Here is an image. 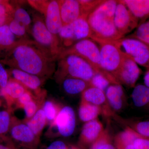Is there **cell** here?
Listing matches in <instances>:
<instances>
[{
  "instance_id": "ac0fdd59",
  "label": "cell",
  "mask_w": 149,
  "mask_h": 149,
  "mask_svg": "<svg viewBox=\"0 0 149 149\" xmlns=\"http://www.w3.org/2000/svg\"><path fill=\"white\" fill-rule=\"evenodd\" d=\"M105 93L110 106L113 111H119L122 109L126 97L121 85H110Z\"/></svg>"
},
{
  "instance_id": "8d00e7d4",
  "label": "cell",
  "mask_w": 149,
  "mask_h": 149,
  "mask_svg": "<svg viewBox=\"0 0 149 149\" xmlns=\"http://www.w3.org/2000/svg\"><path fill=\"white\" fill-rule=\"evenodd\" d=\"M36 96L31 91H27L18 99L16 102L17 107L19 109H22L26 104L36 98Z\"/></svg>"
},
{
  "instance_id": "7402d4cb",
  "label": "cell",
  "mask_w": 149,
  "mask_h": 149,
  "mask_svg": "<svg viewBox=\"0 0 149 149\" xmlns=\"http://www.w3.org/2000/svg\"><path fill=\"white\" fill-rule=\"evenodd\" d=\"M131 98L134 106L139 109L149 111V88L145 85H136Z\"/></svg>"
},
{
  "instance_id": "83f0119b",
  "label": "cell",
  "mask_w": 149,
  "mask_h": 149,
  "mask_svg": "<svg viewBox=\"0 0 149 149\" xmlns=\"http://www.w3.org/2000/svg\"><path fill=\"white\" fill-rule=\"evenodd\" d=\"M17 41L15 35L10 31L8 24L0 27V47L3 48L13 47Z\"/></svg>"
},
{
  "instance_id": "30bf717a",
  "label": "cell",
  "mask_w": 149,
  "mask_h": 149,
  "mask_svg": "<svg viewBox=\"0 0 149 149\" xmlns=\"http://www.w3.org/2000/svg\"><path fill=\"white\" fill-rule=\"evenodd\" d=\"M10 133L18 149L38 148L40 138L35 136L23 120L13 119Z\"/></svg>"
},
{
  "instance_id": "4dcf8cb0",
  "label": "cell",
  "mask_w": 149,
  "mask_h": 149,
  "mask_svg": "<svg viewBox=\"0 0 149 149\" xmlns=\"http://www.w3.org/2000/svg\"><path fill=\"white\" fill-rule=\"evenodd\" d=\"M45 99L40 98L36 97L34 100L26 104L23 109L25 112L26 117L24 120H27L31 118L42 107Z\"/></svg>"
},
{
  "instance_id": "7dc6e473",
  "label": "cell",
  "mask_w": 149,
  "mask_h": 149,
  "mask_svg": "<svg viewBox=\"0 0 149 149\" xmlns=\"http://www.w3.org/2000/svg\"><path fill=\"white\" fill-rule=\"evenodd\" d=\"M0 106H1V101H0Z\"/></svg>"
},
{
  "instance_id": "277c9868",
  "label": "cell",
  "mask_w": 149,
  "mask_h": 149,
  "mask_svg": "<svg viewBox=\"0 0 149 149\" xmlns=\"http://www.w3.org/2000/svg\"><path fill=\"white\" fill-rule=\"evenodd\" d=\"M55 78L59 83L66 77L78 78L90 82L96 74L95 71L85 60L74 54L59 57Z\"/></svg>"
},
{
  "instance_id": "e0dca14e",
  "label": "cell",
  "mask_w": 149,
  "mask_h": 149,
  "mask_svg": "<svg viewBox=\"0 0 149 149\" xmlns=\"http://www.w3.org/2000/svg\"><path fill=\"white\" fill-rule=\"evenodd\" d=\"M58 2L63 26L72 23L83 15L79 0H60Z\"/></svg>"
},
{
  "instance_id": "ab89813d",
  "label": "cell",
  "mask_w": 149,
  "mask_h": 149,
  "mask_svg": "<svg viewBox=\"0 0 149 149\" xmlns=\"http://www.w3.org/2000/svg\"><path fill=\"white\" fill-rule=\"evenodd\" d=\"M68 147L64 142L56 141L52 142L45 149H68Z\"/></svg>"
},
{
  "instance_id": "ba28073f",
  "label": "cell",
  "mask_w": 149,
  "mask_h": 149,
  "mask_svg": "<svg viewBox=\"0 0 149 149\" xmlns=\"http://www.w3.org/2000/svg\"><path fill=\"white\" fill-rule=\"evenodd\" d=\"M32 7L44 15L45 22L50 32L56 37L63 27L58 1H28Z\"/></svg>"
},
{
  "instance_id": "f35d334b",
  "label": "cell",
  "mask_w": 149,
  "mask_h": 149,
  "mask_svg": "<svg viewBox=\"0 0 149 149\" xmlns=\"http://www.w3.org/2000/svg\"><path fill=\"white\" fill-rule=\"evenodd\" d=\"M135 149H149V139L139 138L133 143Z\"/></svg>"
},
{
  "instance_id": "60d3db41",
  "label": "cell",
  "mask_w": 149,
  "mask_h": 149,
  "mask_svg": "<svg viewBox=\"0 0 149 149\" xmlns=\"http://www.w3.org/2000/svg\"><path fill=\"white\" fill-rule=\"evenodd\" d=\"M0 149H18L15 144L11 141H8L7 142H0Z\"/></svg>"
},
{
  "instance_id": "7a4b0ae2",
  "label": "cell",
  "mask_w": 149,
  "mask_h": 149,
  "mask_svg": "<svg viewBox=\"0 0 149 149\" xmlns=\"http://www.w3.org/2000/svg\"><path fill=\"white\" fill-rule=\"evenodd\" d=\"M118 1L104 0L88 15L87 20L91 32V38L97 42L115 41L124 38L117 31L114 16Z\"/></svg>"
},
{
  "instance_id": "4fadbf2b",
  "label": "cell",
  "mask_w": 149,
  "mask_h": 149,
  "mask_svg": "<svg viewBox=\"0 0 149 149\" xmlns=\"http://www.w3.org/2000/svg\"><path fill=\"white\" fill-rule=\"evenodd\" d=\"M123 56L122 65L116 79L120 85L134 88L141 75V70L135 62L126 56Z\"/></svg>"
},
{
  "instance_id": "52a82bcc",
  "label": "cell",
  "mask_w": 149,
  "mask_h": 149,
  "mask_svg": "<svg viewBox=\"0 0 149 149\" xmlns=\"http://www.w3.org/2000/svg\"><path fill=\"white\" fill-rule=\"evenodd\" d=\"M123 55L131 59L137 64L149 68V47L133 38H123L111 41Z\"/></svg>"
},
{
  "instance_id": "74e56055",
  "label": "cell",
  "mask_w": 149,
  "mask_h": 149,
  "mask_svg": "<svg viewBox=\"0 0 149 149\" xmlns=\"http://www.w3.org/2000/svg\"><path fill=\"white\" fill-rule=\"evenodd\" d=\"M8 81L7 72L2 64L0 63V89L5 88Z\"/></svg>"
},
{
  "instance_id": "c3c4849f",
  "label": "cell",
  "mask_w": 149,
  "mask_h": 149,
  "mask_svg": "<svg viewBox=\"0 0 149 149\" xmlns=\"http://www.w3.org/2000/svg\"></svg>"
},
{
  "instance_id": "cb8c5ba5",
  "label": "cell",
  "mask_w": 149,
  "mask_h": 149,
  "mask_svg": "<svg viewBox=\"0 0 149 149\" xmlns=\"http://www.w3.org/2000/svg\"><path fill=\"white\" fill-rule=\"evenodd\" d=\"M101 114V110L99 107L81 99L78 115L82 121L86 123L95 120Z\"/></svg>"
},
{
  "instance_id": "d590c367",
  "label": "cell",
  "mask_w": 149,
  "mask_h": 149,
  "mask_svg": "<svg viewBox=\"0 0 149 149\" xmlns=\"http://www.w3.org/2000/svg\"><path fill=\"white\" fill-rule=\"evenodd\" d=\"M8 26L14 35L17 37H22V38L25 36L28 31L25 26L14 19L11 20Z\"/></svg>"
},
{
  "instance_id": "836d02e7",
  "label": "cell",
  "mask_w": 149,
  "mask_h": 149,
  "mask_svg": "<svg viewBox=\"0 0 149 149\" xmlns=\"http://www.w3.org/2000/svg\"><path fill=\"white\" fill-rule=\"evenodd\" d=\"M104 0H79L83 15L88 16L104 2Z\"/></svg>"
},
{
  "instance_id": "484cf974",
  "label": "cell",
  "mask_w": 149,
  "mask_h": 149,
  "mask_svg": "<svg viewBox=\"0 0 149 149\" xmlns=\"http://www.w3.org/2000/svg\"><path fill=\"white\" fill-rule=\"evenodd\" d=\"M139 138H145L130 128L126 127L123 131L118 134L115 138L116 149H124L129 145H133L135 140Z\"/></svg>"
},
{
  "instance_id": "bcb514c9",
  "label": "cell",
  "mask_w": 149,
  "mask_h": 149,
  "mask_svg": "<svg viewBox=\"0 0 149 149\" xmlns=\"http://www.w3.org/2000/svg\"><path fill=\"white\" fill-rule=\"evenodd\" d=\"M68 149H80L78 147L75 146H70V147H68Z\"/></svg>"
},
{
  "instance_id": "4316f807",
  "label": "cell",
  "mask_w": 149,
  "mask_h": 149,
  "mask_svg": "<svg viewBox=\"0 0 149 149\" xmlns=\"http://www.w3.org/2000/svg\"><path fill=\"white\" fill-rule=\"evenodd\" d=\"M62 107L53 100L45 101L42 107L47 118V123L50 125L55 120Z\"/></svg>"
},
{
  "instance_id": "3957f363",
  "label": "cell",
  "mask_w": 149,
  "mask_h": 149,
  "mask_svg": "<svg viewBox=\"0 0 149 149\" xmlns=\"http://www.w3.org/2000/svg\"><path fill=\"white\" fill-rule=\"evenodd\" d=\"M68 54L76 55L83 58L90 65L96 73L105 77L112 85L120 84L114 77L106 72L102 67L100 48L93 40L89 38L84 39L69 47L63 49L58 57Z\"/></svg>"
},
{
  "instance_id": "d4e9b609",
  "label": "cell",
  "mask_w": 149,
  "mask_h": 149,
  "mask_svg": "<svg viewBox=\"0 0 149 149\" xmlns=\"http://www.w3.org/2000/svg\"><path fill=\"white\" fill-rule=\"evenodd\" d=\"M35 136L40 138L43 129L47 123V118L42 108H41L30 119L23 120Z\"/></svg>"
},
{
  "instance_id": "d6986e66",
  "label": "cell",
  "mask_w": 149,
  "mask_h": 149,
  "mask_svg": "<svg viewBox=\"0 0 149 149\" xmlns=\"http://www.w3.org/2000/svg\"><path fill=\"white\" fill-rule=\"evenodd\" d=\"M129 10L141 23L149 18V0H122Z\"/></svg>"
},
{
  "instance_id": "d6a6232c",
  "label": "cell",
  "mask_w": 149,
  "mask_h": 149,
  "mask_svg": "<svg viewBox=\"0 0 149 149\" xmlns=\"http://www.w3.org/2000/svg\"><path fill=\"white\" fill-rule=\"evenodd\" d=\"M19 23L23 24L29 30L32 22L31 17L27 11L22 8L16 9L14 13L13 18Z\"/></svg>"
},
{
  "instance_id": "44dd1931",
  "label": "cell",
  "mask_w": 149,
  "mask_h": 149,
  "mask_svg": "<svg viewBox=\"0 0 149 149\" xmlns=\"http://www.w3.org/2000/svg\"><path fill=\"white\" fill-rule=\"evenodd\" d=\"M28 90L21 83L14 79L9 80L4 88L0 89V95L4 97L9 104L16 103L19 98Z\"/></svg>"
},
{
  "instance_id": "2e32d148",
  "label": "cell",
  "mask_w": 149,
  "mask_h": 149,
  "mask_svg": "<svg viewBox=\"0 0 149 149\" xmlns=\"http://www.w3.org/2000/svg\"><path fill=\"white\" fill-rule=\"evenodd\" d=\"M104 130L102 123L97 118L85 123L79 136V144L82 147H91Z\"/></svg>"
},
{
  "instance_id": "f6af8a7d",
  "label": "cell",
  "mask_w": 149,
  "mask_h": 149,
  "mask_svg": "<svg viewBox=\"0 0 149 149\" xmlns=\"http://www.w3.org/2000/svg\"><path fill=\"white\" fill-rule=\"evenodd\" d=\"M124 149H134V147H133V145H129L125 148Z\"/></svg>"
},
{
  "instance_id": "7c38bea8",
  "label": "cell",
  "mask_w": 149,
  "mask_h": 149,
  "mask_svg": "<svg viewBox=\"0 0 149 149\" xmlns=\"http://www.w3.org/2000/svg\"><path fill=\"white\" fill-rule=\"evenodd\" d=\"M114 23L117 31L124 37L138 27L139 21L121 1H118Z\"/></svg>"
},
{
  "instance_id": "b9f144b4",
  "label": "cell",
  "mask_w": 149,
  "mask_h": 149,
  "mask_svg": "<svg viewBox=\"0 0 149 149\" xmlns=\"http://www.w3.org/2000/svg\"><path fill=\"white\" fill-rule=\"evenodd\" d=\"M144 81L145 85L149 88V68H147L146 71L144 75Z\"/></svg>"
},
{
  "instance_id": "7bdbcfd3",
  "label": "cell",
  "mask_w": 149,
  "mask_h": 149,
  "mask_svg": "<svg viewBox=\"0 0 149 149\" xmlns=\"http://www.w3.org/2000/svg\"><path fill=\"white\" fill-rule=\"evenodd\" d=\"M7 9L5 6L0 3V16L6 14Z\"/></svg>"
},
{
  "instance_id": "ee69618b",
  "label": "cell",
  "mask_w": 149,
  "mask_h": 149,
  "mask_svg": "<svg viewBox=\"0 0 149 149\" xmlns=\"http://www.w3.org/2000/svg\"><path fill=\"white\" fill-rule=\"evenodd\" d=\"M7 20V14L0 16V27L5 25Z\"/></svg>"
},
{
  "instance_id": "e575fe53",
  "label": "cell",
  "mask_w": 149,
  "mask_h": 149,
  "mask_svg": "<svg viewBox=\"0 0 149 149\" xmlns=\"http://www.w3.org/2000/svg\"><path fill=\"white\" fill-rule=\"evenodd\" d=\"M91 87H95L104 92L110 83L105 77L100 74H96L90 81Z\"/></svg>"
},
{
  "instance_id": "f546056e",
  "label": "cell",
  "mask_w": 149,
  "mask_h": 149,
  "mask_svg": "<svg viewBox=\"0 0 149 149\" xmlns=\"http://www.w3.org/2000/svg\"><path fill=\"white\" fill-rule=\"evenodd\" d=\"M90 149H116L112 143L109 131L104 130L101 136L91 146Z\"/></svg>"
},
{
  "instance_id": "8992f818",
  "label": "cell",
  "mask_w": 149,
  "mask_h": 149,
  "mask_svg": "<svg viewBox=\"0 0 149 149\" xmlns=\"http://www.w3.org/2000/svg\"><path fill=\"white\" fill-rule=\"evenodd\" d=\"M88 16L82 15L70 24L63 25L58 37L63 49L91 38V32L87 20Z\"/></svg>"
},
{
  "instance_id": "8fae6325",
  "label": "cell",
  "mask_w": 149,
  "mask_h": 149,
  "mask_svg": "<svg viewBox=\"0 0 149 149\" xmlns=\"http://www.w3.org/2000/svg\"><path fill=\"white\" fill-rule=\"evenodd\" d=\"M76 126L75 113L71 107H62L54 122L50 125V129H56L58 136L69 137L73 134Z\"/></svg>"
},
{
  "instance_id": "9c48e42d",
  "label": "cell",
  "mask_w": 149,
  "mask_h": 149,
  "mask_svg": "<svg viewBox=\"0 0 149 149\" xmlns=\"http://www.w3.org/2000/svg\"><path fill=\"white\" fill-rule=\"evenodd\" d=\"M97 43L100 45L99 48L102 67L106 72L116 79L122 65L123 55L111 41Z\"/></svg>"
},
{
  "instance_id": "f1b7e54d",
  "label": "cell",
  "mask_w": 149,
  "mask_h": 149,
  "mask_svg": "<svg viewBox=\"0 0 149 149\" xmlns=\"http://www.w3.org/2000/svg\"><path fill=\"white\" fill-rule=\"evenodd\" d=\"M127 37L141 41L149 47V21L139 24L133 34Z\"/></svg>"
},
{
  "instance_id": "5bb4252c",
  "label": "cell",
  "mask_w": 149,
  "mask_h": 149,
  "mask_svg": "<svg viewBox=\"0 0 149 149\" xmlns=\"http://www.w3.org/2000/svg\"><path fill=\"white\" fill-rule=\"evenodd\" d=\"M11 73L13 79L21 83L27 90L33 92L36 97L40 98H45L46 92L41 90L45 79L15 68L11 70Z\"/></svg>"
},
{
  "instance_id": "9a60e30c",
  "label": "cell",
  "mask_w": 149,
  "mask_h": 149,
  "mask_svg": "<svg viewBox=\"0 0 149 149\" xmlns=\"http://www.w3.org/2000/svg\"><path fill=\"white\" fill-rule=\"evenodd\" d=\"M81 99L99 107L101 110L102 114L107 117H113L114 114L107 101L105 93L100 89L89 87L81 94Z\"/></svg>"
},
{
  "instance_id": "603a6c76",
  "label": "cell",
  "mask_w": 149,
  "mask_h": 149,
  "mask_svg": "<svg viewBox=\"0 0 149 149\" xmlns=\"http://www.w3.org/2000/svg\"><path fill=\"white\" fill-rule=\"evenodd\" d=\"M59 83L63 91L70 95L82 94L87 88L91 87L90 82L73 77L64 78Z\"/></svg>"
},
{
  "instance_id": "1f68e13d",
  "label": "cell",
  "mask_w": 149,
  "mask_h": 149,
  "mask_svg": "<svg viewBox=\"0 0 149 149\" xmlns=\"http://www.w3.org/2000/svg\"><path fill=\"white\" fill-rule=\"evenodd\" d=\"M13 119L8 111H0V137H3L10 131Z\"/></svg>"
},
{
  "instance_id": "6da1fadb",
  "label": "cell",
  "mask_w": 149,
  "mask_h": 149,
  "mask_svg": "<svg viewBox=\"0 0 149 149\" xmlns=\"http://www.w3.org/2000/svg\"><path fill=\"white\" fill-rule=\"evenodd\" d=\"M12 48L10 63L15 69L45 80L55 72L56 59L34 40L23 38Z\"/></svg>"
},
{
  "instance_id": "ffe728a7",
  "label": "cell",
  "mask_w": 149,
  "mask_h": 149,
  "mask_svg": "<svg viewBox=\"0 0 149 149\" xmlns=\"http://www.w3.org/2000/svg\"><path fill=\"white\" fill-rule=\"evenodd\" d=\"M113 117L125 128H130L142 137L149 139V119H125L115 113Z\"/></svg>"
},
{
  "instance_id": "5b68a950",
  "label": "cell",
  "mask_w": 149,
  "mask_h": 149,
  "mask_svg": "<svg viewBox=\"0 0 149 149\" xmlns=\"http://www.w3.org/2000/svg\"><path fill=\"white\" fill-rule=\"evenodd\" d=\"M31 33L34 41L57 60L63 49L59 38L50 32L45 21L40 17L36 16L34 18Z\"/></svg>"
}]
</instances>
